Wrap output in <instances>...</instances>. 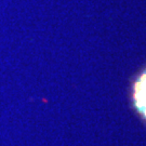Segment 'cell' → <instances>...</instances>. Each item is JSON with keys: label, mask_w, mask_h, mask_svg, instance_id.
I'll list each match as a JSON object with an SVG mask.
<instances>
[{"label": "cell", "mask_w": 146, "mask_h": 146, "mask_svg": "<svg viewBox=\"0 0 146 146\" xmlns=\"http://www.w3.org/2000/svg\"><path fill=\"white\" fill-rule=\"evenodd\" d=\"M134 100L139 111L146 118V72L136 81Z\"/></svg>", "instance_id": "obj_1"}]
</instances>
